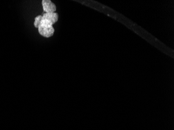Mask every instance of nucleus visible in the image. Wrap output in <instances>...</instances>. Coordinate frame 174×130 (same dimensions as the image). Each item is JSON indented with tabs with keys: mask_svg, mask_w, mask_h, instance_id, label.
I'll use <instances>...</instances> for the list:
<instances>
[{
	"mask_svg": "<svg viewBox=\"0 0 174 130\" xmlns=\"http://www.w3.org/2000/svg\"><path fill=\"white\" fill-rule=\"evenodd\" d=\"M42 15H38V16L35 17V22H34V26L36 28H38L39 26L40 25L41 20H42Z\"/></svg>",
	"mask_w": 174,
	"mask_h": 130,
	"instance_id": "nucleus-4",
	"label": "nucleus"
},
{
	"mask_svg": "<svg viewBox=\"0 0 174 130\" xmlns=\"http://www.w3.org/2000/svg\"><path fill=\"white\" fill-rule=\"evenodd\" d=\"M42 17L47 19V20L50 21L53 24L56 23L59 19V15L56 13H44L42 15Z\"/></svg>",
	"mask_w": 174,
	"mask_h": 130,
	"instance_id": "nucleus-3",
	"label": "nucleus"
},
{
	"mask_svg": "<svg viewBox=\"0 0 174 130\" xmlns=\"http://www.w3.org/2000/svg\"><path fill=\"white\" fill-rule=\"evenodd\" d=\"M42 5L45 13H55L56 10L55 4L52 3L50 0H43L42 1Z\"/></svg>",
	"mask_w": 174,
	"mask_h": 130,
	"instance_id": "nucleus-2",
	"label": "nucleus"
},
{
	"mask_svg": "<svg viewBox=\"0 0 174 130\" xmlns=\"http://www.w3.org/2000/svg\"><path fill=\"white\" fill-rule=\"evenodd\" d=\"M53 25V24L50 21L42 17L40 24L38 28L39 33L40 35H42V37L45 38L52 37L55 31Z\"/></svg>",
	"mask_w": 174,
	"mask_h": 130,
	"instance_id": "nucleus-1",
	"label": "nucleus"
}]
</instances>
